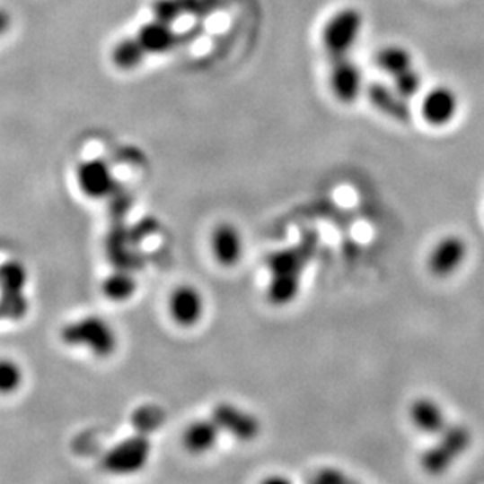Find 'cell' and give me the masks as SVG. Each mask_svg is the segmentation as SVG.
Segmentation results:
<instances>
[{
  "label": "cell",
  "mask_w": 484,
  "mask_h": 484,
  "mask_svg": "<svg viewBox=\"0 0 484 484\" xmlns=\"http://www.w3.org/2000/svg\"><path fill=\"white\" fill-rule=\"evenodd\" d=\"M60 339L71 348H82L96 358H109L119 348V335L106 318L87 315L66 323L60 331Z\"/></svg>",
  "instance_id": "1"
},
{
  "label": "cell",
  "mask_w": 484,
  "mask_h": 484,
  "mask_svg": "<svg viewBox=\"0 0 484 484\" xmlns=\"http://www.w3.org/2000/svg\"><path fill=\"white\" fill-rule=\"evenodd\" d=\"M364 14L356 6H343L327 19L321 30V43L327 58L351 56L364 31Z\"/></svg>",
  "instance_id": "2"
},
{
  "label": "cell",
  "mask_w": 484,
  "mask_h": 484,
  "mask_svg": "<svg viewBox=\"0 0 484 484\" xmlns=\"http://www.w3.org/2000/svg\"><path fill=\"white\" fill-rule=\"evenodd\" d=\"M29 272L22 262L8 259L0 264V318L19 322L29 312L25 289Z\"/></svg>",
  "instance_id": "3"
},
{
  "label": "cell",
  "mask_w": 484,
  "mask_h": 484,
  "mask_svg": "<svg viewBox=\"0 0 484 484\" xmlns=\"http://www.w3.org/2000/svg\"><path fill=\"white\" fill-rule=\"evenodd\" d=\"M437 437L439 439L433 447L427 448L421 456V466L427 473L433 475L445 472L454 460H458L459 456L469 448L471 441V431L462 425L456 427L448 425L445 431L440 433Z\"/></svg>",
  "instance_id": "4"
},
{
  "label": "cell",
  "mask_w": 484,
  "mask_h": 484,
  "mask_svg": "<svg viewBox=\"0 0 484 484\" xmlns=\"http://www.w3.org/2000/svg\"><path fill=\"white\" fill-rule=\"evenodd\" d=\"M151 442L148 435H137L126 437L113 445L102 458V467L113 475H132L144 469L151 458Z\"/></svg>",
  "instance_id": "5"
},
{
  "label": "cell",
  "mask_w": 484,
  "mask_h": 484,
  "mask_svg": "<svg viewBox=\"0 0 484 484\" xmlns=\"http://www.w3.org/2000/svg\"><path fill=\"white\" fill-rule=\"evenodd\" d=\"M467 255L469 246L462 237L454 234L442 237L427 255V272L439 280L450 278L464 265Z\"/></svg>",
  "instance_id": "6"
},
{
  "label": "cell",
  "mask_w": 484,
  "mask_h": 484,
  "mask_svg": "<svg viewBox=\"0 0 484 484\" xmlns=\"http://www.w3.org/2000/svg\"><path fill=\"white\" fill-rule=\"evenodd\" d=\"M329 88L333 98L341 104H352L365 88L364 73L351 56L329 60Z\"/></svg>",
  "instance_id": "7"
},
{
  "label": "cell",
  "mask_w": 484,
  "mask_h": 484,
  "mask_svg": "<svg viewBox=\"0 0 484 484\" xmlns=\"http://www.w3.org/2000/svg\"><path fill=\"white\" fill-rule=\"evenodd\" d=\"M301 257H295L293 251L278 253L272 257V280H270L269 297L277 305H286L295 298L299 289Z\"/></svg>",
  "instance_id": "8"
},
{
  "label": "cell",
  "mask_w": 484,
  "mask_h": 484,
  "mask_svg": "<svg viewBox=\"0 0 484 484\" xmlns=\"http://www.w3.org/2000/svg\"><path fill=\"white\" fill-rule=\"evenodd\" d=\"M75 182L82 194L90 199L109 198L117 190L112 168L104 159H88L79 163Z\"/></svg>",
  "instance_id": "9"
},
{
  "label": "cell",
  "mask_w": 484,
  "mask_h": 484,
  "mask_svg": "<svg viewBox=\"0 0 484 484\" xmlns=\"http://www.w3.org/2000/svg\"><path fill=\"white\" fill-rule=\"evenodd\" d=\"M459 96L448 85H436L427 90L420 104V113L425 123L433 127H445L452 125L458 117Z\"/></svg>",
  "instance_id": "10"
},
{
  "label": "cell",
  "mask_w": 484,
  "mask_h": 484,
  "mask_svg": "<svg viewBox=\"0 0 484 484\" xmlns=\"http://www.w3.org/2000/svg\"><path fill=\"white\" fill-rule=\"evenodd\" d=\"M205 297L198 287L181 284L170 293L169 314L181 328H194L205 315Z\"/></svg>",
  "instance_id": "11"
},
{
  "label": "cell",
  "mask_w": 484,
  "mask_h": 484,
  "mask_svg": "<svg viewBox=\"0 0 484 484\" xmlns=\"http://www.w3.org/2000/svg\"><path fill=\"white\" fill-rule=\"evenodd\" d=\"M211 417L217 423L220 431L232 435L238 441H253L260 435L261 425L257 417L244 408L233 403H219L214 406Z\"/></svg>",
  "instance_id": "12"
},
{
  "label": "cell",
  "mask_w": 484,
  "mask_h": 484,
  "mask_svg": "<svg viewBox=\"0 0 484 484\" xmlns=\"http://www.w3.org/2000/svg\"><path fill=\"white\" fill-rule=\"evenodd\" d=\"M214 261L222 267H234L244 255V238L233 223H220L214 228L209 240Z\"/></svg>",
  "instance_id": "13"
},
{
  "label": "cell",
  "mask_w": 484,
  "mask_h": 484,
  "mask_svg": "<svg viewBox=\"0 0 484 484\" xmlns=\"http://www.w3.org/2000/svg\"><path fill=\"white\" fill-rule=\"evenodd\" d=\"M409 419L415 428L427 436H439L450 425L444 408L431 397L414 400L409 408Z\"/></svg>",
  "instance_id": "14"
},
{
  "label": "cell",
  "mask_w": 484,
  "mask_h": 484,
  "mask_svg": "<svg viewBox=\"0 0 484 484\" xmlns=\"http://www.w3.org/2000/svg\"><path fill=\"white\" fill-rule=\"evenodd\" d=\"M220 431L213 417L189 423L182 433V445L192 454H207L219 442Z\"/></svg>",
  "instance_id": "15"
},
{
  "label": "cell",
  "mask_w": 484,
  "mask_h": 484,
  "mask_svg": "<svg viewBox=\"0 0 484 484\" xmlns=\"http://www.w3.org/2000/svg\"><path fill=\"white\" fill-rule=\"evenodd\" d=\"M136 37L148 56L165 54L173 49L176 44L175 31L172 30L169 22H163L159 19L142 25Z\"/></svg>",
  "instance_id": "16"
},
{
  "label": "cell",
  "mask_w": 484,
  "mask_h": 484,
  "mask_svg": "<svg viewBox=\"0 0 484 484\" xmlns=\"http://www.w3.org/2000/svg\"><path fill=\"white\" fill-rule=\"evenodd\" d=\"M368 98L371 104L376 107L377 110L389 115L392 118L404 119L409 117V99L402 98L401 94L396 91L392 85H385L381 82H373L368 90Z\"/></svg>",
  "instance_id": "17"
},
{
  "label": "cell",
  "mask_w": 484,
  "mask_h": 484,
  "mask_svg": "<svg viewBox=\"0 0 484 484\" xmlns=\"http://www.w3.org/2000/svg\"><path fill=\"white\" fill-rule=\"evenodd\" d=\"M374 63L379 71L393 79L395 75L401 74L414 66V56L410 54V50L401 44H387L377 50Z\"/></svg>",
  "instance_id": "18"
},
{
  "label": "cell",
  "mask_w": 484,
  "mask_h": 484,
  "mask_svg": "<svg viewBox=\"0 0 484 484\" xmlns=\"http://www.w3.org/2000/svg\"><path fill=\"white\" fill-rule=\"evenodd\" d=\"M101 290L104 298L113 303H123L128 299L132 298V295L137 290V281L132 276L131 272L128 270H115L110 274H107L102 284H101Z\"/></svg>",
  "instance_id": "19"
},
{
  "label": "cell",
  "mask_w": 484,
  "mask_h": 484,
  "mask_svg": "<svg viewBox=\"0 0 484 484\" xmlns=\"http://www.w3.org/2000/svg\"><path fill=\"white\" fill-rule=\"evenodd\" d=\"M146 56H148V54L145 52L137 37H128L119 39V43L113 46L112 52H110V60L121 71H132V69L137 68L145 62Z\"/></svg>",
  "instance_id": "20"
},
{
  "label": "cell",
  "mask_w": 484,
  "mask_h": 484,
  "mask_svg": "<svg viewBox=\"0 0 484 484\" xmlns=\"http://www.w3.org/2000/svg\"><path fill=\"white\" fill-rule=\"evenodd\" d=\"M24 381V372L16 360L0 359V395L18 392Z\"/></svg>",
  "instance_id": "21"
},
{
  "label": "cell",
  "mask_w": 484,
  "mask_h": 484,
  "mask_svg": "<svg viewBox=\"0 0 484 484\" xmlns=\"http://www.w3.org/2000/svg\"><path fill=\"white\" fill-rule=\"evenodd\" d=\"M163 411L153 404H146L138 408L134 416H132V422L134 427L137 428V433H144L148 435L153 429H157L163 423Z\"/></svg>",
  "instance_id": "22"
},
{
  "label": "cell",
  "mask_w": 484,
  "mask_h": 484,
  "mask_svg": "<svg viewBox=\"0 0 484 484\" xmlns=\"http://www.w3.org/2000/svg\"><path fill=\"white\" fill-rule=\"evenodd\" d=\"M421 83H423V77L415 66L392 79V87L395 88L396 91L406 99H410L420 93Z\"/></svg>",
  "instance_id": "23"
},
{
  "label": "cell",
  "mask_w": 484,
  "mask_h": 484,
  "mask_svg": "<svg viewBox=\"0 0 484 484\" xmlns=\"http://www.w3.org/2000/svg\"><path fill=\"white\" fill-rule=\"evenodd\" d=\"M316 483H343L345 475L337 469H322L314 477Z\"/></svg>",
  "instance_id": "24"
},
{
  "label": "cell",
  "mask_w": 484,
  "mask_h": 484,
  "mask_svg": "<svg viewBox=\"0 0 484 484\" xmlns=\"http://www.w3.org/2000/svg\"><path fill=\"white\" fill-rule=\"evenodd\" d=\"M13 14L5 6H0V38L5 37L8 31L12 30Z\"/></svg>",
  "instance_id": "25"
}]
</instances>
